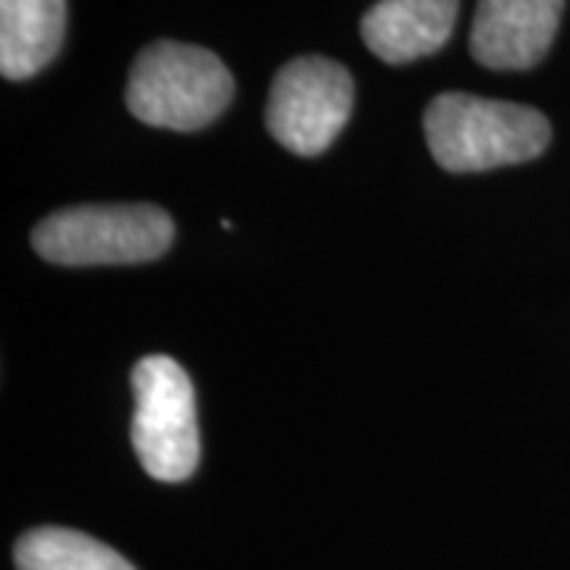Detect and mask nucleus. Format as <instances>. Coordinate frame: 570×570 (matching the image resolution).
<instances>
[{
    "instance_id": "nucleus-1",
    "label": "nucleus",
    "mask_w": 570,
    "mask_h": 570,
    "mask_svg": "<svg viewBox=\"0 0 570 570\" xmlns=\"http://www.w3.org/2000/svg\"><path fill=\"white\" fill-rule=\"evenodd\" d=\"M425 140L448 171H489L530 163L551 142V124L530 105L444 92L425 111Z\"/></svg>"
},
{
    "instance_id": "nucleus-2",
    "label": "nucleus",
    "mask_w": 570,
    "mask_h": 570,
    "mask_svg": "<svg viewBox=\"0 0 570 570\" xmlns=\"http://www.w3.org/2000/svg\"><path fill=\"white\" fill-rule=\"evenodd\" d=\"M232 96L228 67L213 51L181 41L142 48L127 80L130 115L163 130H200L223 115Z\"/></svg>"
},
{
    "instance_id": "nucleus-3",
    "label": "nucleus",
    "mask_w": 570,
    "mask_h": 570,
    "mask_svg": "<svg viewBox=\"0 0 570 570\" xmlns=\"http://www.w3.org/2000/svg\"><path fill=\"white\" fill-rule=\"evenodd\" d=\"M175 223L153 204H92L51 213L32 232V247L48 264L124 266L163 257Z\"/></svg>"
},
{
    "instance_id": "nucleus-4",
    "label": "nucleus",
    "mask_w": 570,
    "mask_h": 570,
    "mask_svg": "<svg viewBox=\"0 0 570 570\" xmlns=\"http://www.w3.org/2000/svg\"><path fill=\"white\" fill-rule=\"evenodd\" d=\"M134 428L137 460L156 482H184L200 463V431L194 384L175 358L146 355L134 367Z\"/></svg>"
},
{
    "instance_id": "nucleus-5",
    "label": "nucleus",
    "mask_w": 570,
    "mask_h": 570,
    "mask_svg": "<svg viewBox=\"0 0 570 570\" xmlns=\"http://www.w3.org/2000/svg\"><path fill=\"white\" fill-rule=\"evenodd\" d=\"M355 82L343 63L330 58H295L276 73L266 130L295 156H321L346 127Z\"/></svg>"
},
{
    "instance_id": "nucleus-6",
    "label": "nucleus",
    "mask_w": 570,
    "mask_h": 570,
    "mask_svg": "<svg viewBox=\"0 0 570 570\" xmlns=\"http://www.w3.org/2000/svg\"><path fill=\"white\" fill-rule=\"evenodd\" d=\"M564 0H479L469 48L491 70H527L549 55Z\"/></svg>"
},
{
    "instance_id": "nucleus-7",
    "label": "nucleus",
    "mask_w": 570,
    "mask_h": 570,
    "mask_svg": "<svg viewBox=\"0 0 570 570\" xmlns=\"http://www.w3.org/2000/svg\"><path fill=\"white\" fill-rule=\"evenodd\" d=\"M460 0H377L362 17V39L387 63H409L444 48Z\"/></svg>"
},
{
    "instance_id": "nucleus-8",
    "label": "nucleus",
    "mask_w": 570,
    "mask_h": 570,
    "mask_svg": "<svg viewBox=\"0 0 570 570\" xmlns=\"http://www.w3.org/2000/svg\"><path fill=\"white\" fill-rule=\"evenodd\" d=\"M67 0H0V73L29 80L61 51Z\"/></svg>"
},
{
    "instance_id": "nucleus-9",
    "label": "nucleus",
    "mask_w": 570,
    "mask_h": 570,
    "mask_svg": "<svg viewBox=\"0 0 570 570\" xmlns=\"http://www.w3.org/2000/svg\"><path fill=\"white\" fill-rule=\"evenodd\" d=\"M17 570H137L105 542L63 527L29 530L13 549Z\"/></svg>"
}]
</instances>
